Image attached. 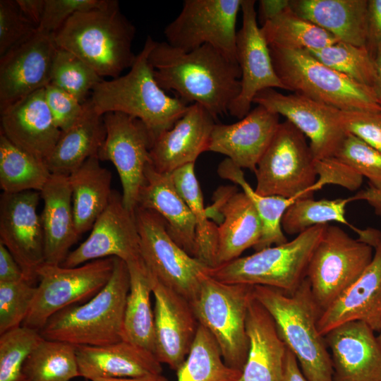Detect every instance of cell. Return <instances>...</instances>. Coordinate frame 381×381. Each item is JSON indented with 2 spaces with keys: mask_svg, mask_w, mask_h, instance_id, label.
<instances>
[{
  "mask_svg": "<svg viewBox=\"0 0 381 381\" xmlns=\"http://www.w3.org/2000/svg\"><path fill=\"white\" fill-rule=\"evenodd\" d=\"M43 339L23 325L0 334V381H21L25 361Z\"/></svg>",
  "mask_w": 381,
  "mask_h": 381,
  "instance_id": "44",
  "label": "cell"
},
{
  "mask_svg": "<svg viewBox=\"0 0 381 381\" xmlns=\"http://www.w3.org/2000/svg\"><path fill=\"white\" fill-rule=\"evenodd\" d=\"M92 381H169L162 374L140 377L97 378Z\"/></svg>",
  "mask_w": 381,
  "mask_h": 381,
  "instance_id": "59",
  "label": "cell"
},
{
  "mask_svg": "<svg viewBox=\"0 0 381 381\" xmlns=\"http://www.w3.org/2000/svg\"><path fill=\"white\" fill-rule=\"evenodd\" d=\"M318 61L353 81L379 89L374 59L365 47L339 41L328 47L307 50Z\"/></svg>",
  "mask_w": 381,
  "mask_h": 381,
  "instance_id": "42",
  "label": "cell"
},
{
  "mask_svg": "<svg viewBox=\"0 0 381 381\" xmlns=\"http://www.w3.org/2000/svg\"><path fill=\"white\" fill-rule=\"evenodd\" d=\"M78 377L75 346L43 339L25 361L21 381H70Z\"/></svg>",
  "mask_w": 381,
  "mask_h": 381,
  "instance_id": "40",
  "label": "cell"
},
{
  "mask_svg": "<svg viewBox=\"0 0 381 381\" xmlns=\"http://www.w3.org/2000/svg\"><path fill=\"white\" fill-rule=\"evenodd\" d=\"M242 26L236 34V60L240 68L241 91L228 113L241 119L250 111L253 99L267 88L285 90L274 71L268 44L258 25L255 1L242 0Z\"/></svg>",
  "mask_w": 381,
  "mask_h": 381,
  "instance_id": "18",
  "label": "cell"
},
{
  "mask_svg": "<svg viewBox=\"0 0 381 381\" xmlns=\"http://www.w3.org/2000/svg\"><path fill=\"white\" fill-rule=\"evenodd\" d=\"M253 293L252 285L222 282L207 273L190 303L198 323L217 341L225 363L240 371L248 356L246 316Z\"/></svg>",
  "mask_w": 381,
  "mask_h": 381,
  "instance_id": "8",
  "label": "cell"
},
{
  "mask_svg": "<svg viewBox=\"0 0 381 381\" xmlns=\"http://www.w3.org/2000/svg\"><path fill=\"white\" fill-rule=\"evenodd\" d=\"M373 59L379 83V89L377 91H381V46L377 49Z\"/></svg>",
  "mask_w": 381,
  "mask_h": 381,
  "instance_id": "60",
  "label": "cell"
},
{
  "mask_svg": "<svg viewBox=\"0 0 381 381\" xmlns=\"http://www.w3.org/2000/svg\"><path fill=\"white\" fill-rule=\"evenodd\" d=\"M334 157L366 177L369 184L381 189V152L346 133Z\"/></svg>",
  "mask_w": 381,
  "mask_h": 381,
  "instance_id": "46",
  "label": "cell"
},
{
  "mask_svg": "<svg viewBox=\"0 0 381 381\" xmlns=\"http://www.w3.org/2000/svg\"><path fill=\"white\" fill-rule=\"evenodd\" d=\"M270 47L317 50L339 40L332 34L301 17L290 7L260 26Z\"/></svg>",
  "mask_w": 381,
  "mask_h": 381,
  "instance_id": "37",
  "label": "cell"
},
{
  "mask_svg": "<svg viewBox=\"0 0 381 381\" xmlns=\"http://www.w3.org/2000/svg\"><path fill=\"white\" fill-rule=\"evenodd\" d=\"M248 351L238 381H282L287 347L268 311L253 293L247 311Z\"/></svg>",
  "mask_w": 381,
  "mask_h": 381,
  "instance_id": "27",
  "label": "cell"
},
{
  "mask_svg": "<svg viewBox=\"0 0 381 381\" xmlns=\"http://www.w3.org/2000/svg\"><path fill=\"white\" fill-rule=\"evenodd\" d=\"M102 80V78L80 58L66 50L57 48L50 83L84 103Z\"/></svg>",
  "mask_w": 381,
  "mask_h": 381,
  "instance_id": "43",
  "label": "cell"
},
{
  "mask_svg": "<svg viewBox=\"0 0 381 381\" xmlns=\"http://www.w3.org/2000/svg\"><path fill=\"white\" fill-rule=\"evenodd\" d=\"M150 277L155 298V356L176 371L190 352L199 323L188 301Z\"/></svg>",
  "mask_w": 381,
  "mask_h": 381,
  "instance_id": "21",
  "label": "cell"
},
{
  "mask_svg": "<svg viewBox=\"0 0 381 381\" xmlns=\"http://www.w3.org/2000/svg\"><path fill=\"white\" fill-rule=\"evenodd\" d=\"M176 372V381H238L241 375L225 363L217 341L200 324L190 352Z\"/></svg>",
  "mask_w": 381,
  "mask_h": 381,
  "instance_id": "39",
  "label": "cell"
},
{
  "mask_svg": "<svg viewBox=\"0 0 381 381\" xmlns=\"http://www.w3.org/2000/svg\"><path fill=\"white\" fill-rule=\"evenodd\" d=\"M137 206L157 212L165 221L171 238L195 257L196 224L186 202L178 191L171 174L157 171L148 164Z\"/></svg>",
  "mask_w": 381,
  "mask_h": 381,
  "instance_id": "26",
  "label": "cell"
},
{
  "mask_svg": "<svg viewBox=\"0 0 381 381\" xmlns=\"http://www.w3.org/2000/svg\"><path fill=\"white\" fill-rule=\"evenodd\" d=\"M109 257L127 264L143 260L135 212L124 206L121 194L114 190L88 237L69 253L61 265L73 267Z\"/></svg>",
  "mask_w": 381,
  "mask_h": 381,
  "instance_id": "19",
  "label": "cell"
},
{
  "mask_svg": "<svg viewBox=\"0 0 381 381\" xmlns=\"http://www.w3.org/2000/svg\"><path fill=\"white\" fill-rule=\"evenodd\" d=\"M57 48L53 35L37 30L0 57V111L51 83Z\"/></svg>",
  "mask_w": 381,
  "mask_h": 381,
  "instance_id": "20",
  "label": "cell"
},
{
  "mask_svg": "<svg viewBox=\"0 0 381 381\" xmlns=\"http://www.w3.org/2000/svg\"><path fill=\"white\" fill-rule=\"evenodd\" d=\"M351 202L364 200L374 210L375 213L381 217V189L368 183V186L350 197Z\"/></svg>",
  "mask_w": 381,
  "mask_h": 381,
  "instance_id": "58",
  "label": "cell"
},
{
  "mask_svg": "<svg viewBox=\"0 0 381 381\" xmlns=\"http://www.w3.org/2000/svg\"><path fill=\"white\" fill-rule=\"evenodd\" d=\"M325 226L311 227L290 241L209 268L207 273L227 284L261 285L293 293L306 277L310 257Z\"/></svg>",
  "mask_w": 381,
  "mask_h": 381,
  "instance_id": "7",
  "label": "cell"
},
{
  "mask_svg": "<svg viewBox=\"0 0 381 381\" xmlns=\"http://www.w3.org/2000/svg\"><path fill=\"white\" fill-rule=\"evenodd\" d=\"M315 167L318 176L313 186L315 192L327 184L338 185L354 191L363 183V177L361 175L334 156L315 160Z\"/></svg>",
  "mask_w": 381,
  "mask_h": 381,
  "instance_id": "50",
  "label": "cell"
},
{
  "mask_svg": "<svg viewBox=\"0 0 381 381\" xmlns=\"http://www.w3.org/2000/svg\"><path fill=\"white\" fill-rule=\"evenodd\" d=\"M134 212L141 257L149 274L190 303L209 267L171 238L157 212L139 206Z\"/></svg>",
  "mask_w": 381,
  "mask_h": 381,
  "instance_id": "12",
  "label": "cell"
},
{
  "mask_svg": "<svg viewBox=\"0 0 381 381\" xmlns=\"http://www.w3.org/2000/svg\"><path fill=\"white\" fill-rule=\"evenodd\" d=\"M0 114V132L16 146L45 162L61 131L47 107L44 88L16 102Z\"/></svg>",
  "mask_w": 381,
  "mask_h": 381,
  "instance_id": "25",
  "label": "cell"
},
{
  "mask_svg": "<svg viewBox=\"0 0 381 381\" xmlns=\"http://www.w3.org/2000/svg\"><path fill=\"white\" fill-rule=\"evenodd\" d=\"M351 202L350 197L334 200L300 198L284 212L282 230L289 235H298L311 227L330 222L343 224L352 229L354 226L346 218V206Z\"/></svg>",
  "mask_w": 381,
  "mask_h": 381,
  "instance_id": "41",
  "label": "cell"
},
{
  "mask_svg": "<svg viewBox=\"0 0 381 381\" xmlns=\"http://www.w3.org/2000/svg\"><path fill=\"white\" fill-rule=\"evenodd\" d=\"M130 274L123 260L115 258L107 284L87 302L66 307L40 329L45 339L73 345L105 346L123 340V324Z\"/></svg>",
  "mask_w": 381,
  "mask_h": 381,
  "instance_id": "5",
  "label": "cell"
},
{
  "mask_svg": "<svg viewBox=\"0 0 381 381\" xmlns=\"http://www.w3.org/2000/svg\"><path fill=\"white\" fill-rule=\"evenodd\" d=\"M37 30V27L23 13L16 0L0 1V57Z\"/></svg>",
  "mask_w": 381,
  "mask_h": 381,
  "instance_id": "47",
  "label": "cell"
},
{
  "mask_svg": "<svg viewBox=\"0 0 381 381\" xmlns=\"http://www.w3.org/2000/svg\"><path fill=\"white\" fill-rule=\"evenodd\" d=\"M377 94H378V96H379V99H380V102L381 103V91L380 90H378L377 91Z\"/></svg>",
  "mask_w": 381,
  "mask_h": 381,
  "instance_id": "62",
  "label": "cell"
},
{
  "mask_svg": "<svg viewBox=\"0 0 381 381\" xmlns=\"http://www.w3.org/2000/svg\"><path fill=\"white\" fill-rule=\"evenodd\" d=\"M135 26L122 14L119 2L76 13L54 34L58 48L87 64L101 78H116L133 66Z\"/></svg>",
  "mask_w": 381,
  "mask_h": 381,
  "instance_id": "2",
  "label": "cell"
},
{
  "mask_svg": "<svg viewBox=\"0 0 381 381\" xmlns=\"http://www.w3.org/2000/svg\"><path fill=\"white\" fill-rule=\"evenodd\" d=\"M127 265L130 289L123 317V340L155 355L154 310L150 301L152 281L143 260Z\"/></svg>",
  "mask_w": 381,
  "mask_h": 381,
  "instance_id": "34",
  "label": "cell"
},
{
  "mask_svg": "<svg viewBox=\"0 0 381 381\" xmlns=\"http://www.w3.org/2000/svg\"><path fill=\"white\" fill-rule=\"evenodd\" d=\"M255 298L273 318L279 334L295 355L308 381H333L332 360L318 329L321 311L306 277L293 293L253 286Z\"/></svg>",
  "mask_w": 381,
  "mask_h": 381,
  "instance_id": "4",
  "label": "cell"
},
{
  "mask_svg": "<svg viewBox=\"0 0 381 381\" xmlns=\"http://www.w3.org/2000/svg\"><path fill=\"white\" fill-rule=\"evenodd\" d=\"M107 2V0H45L37 30L54 35L76 13L102 7Z\"/></svg>",
  "mask_w": 381,
  "mask_h": 381,
  "instance_id": "48",
  "label": "cell"
},
{
  "mask_svg": "<svg viewBox=\"0 0 381 381\" xmlns=\"http://www.w3.org/2000/svg\"><path fill=\"white\" fill-rule=\"evenodd\" d=\"M23 13L37 27L42 18L45 0H16Z\"/></svg>",
  "mask_w": 381,
  "mask_h": 381,
  "instance_id": "56",
  "label": "cell"
},
{
  "mask_svg": "<svg viewBox=\"0 0 381 381\" xmlns=\"http://www.w3.org/2000/svg\"><path fill=\"white\" fill-rule=\"evenodd\" d=\"M238 190L236 186H221L217 189L213 197V204L206 208L209 219H213L220 224L223 219L220 213L221 208L233 194L238 192Z\"/></svg>",
  "mask_w": 381,
  "mask_h": 381,
  "instance_id": "55",
  "label": "cell"
},
{
  "mask_svg": "<svg viewBox=\"0 0 381 381\" xmlns=\"http://www.w3.org/2000/svg\"><path fill=\"white\" fill-rule=\"evenodd\" d=\"M377 341H378V342L380 344V346L381 347V330L379 332V334L377 337Z\"/></svg>",
  "mask_w": 381,
  "mask_h": 381,
  "instance_id": "61",
  "label": "cell"
},
{
  "mask_svg": "<svg viewBox=\"0 0 381 381\" xmlns=\"http://www.w3.org/2000/svg\"><path fill=\"white\" fill-rule=\"evenodd\" d=\"M269 48L274 71L285 90L340 111L381 113L374 88L328 67L307 50Z\"/></svg>",
  "mask_w": 381,
  "mask_h": 381,
  "instance_id": "6",
  "label": "cell"
},
{
  "mask_svg": "<svg viewBox=\"0 0 381 381\" xmlns=\"http://www.w3.org/2000/svg\"><path fill=\"white\" fill-rule=\"evenodd\" d=\"M215 119L201 105H189L171 128L155 139L150 151L155 169L171 174L186 164L195 163L200 154L208 151Z\"/></svg>",
  "mask_w": 381,
  "mask_h": 381,
  "instance_id": "23",
  "label": "cell"
},
{
  "mask_svg": "<svg viewBox=\"0 0 381 381\" xmlns=\"http://www.w3.org/2000/svg\"><path fill=\"white\" fill-rule=\"evenodd\" d=\"M333 381H381V347L365 322L350 321L324 335Z\"/></svg>",
  "mask_w": 381,
  "mask_h": 381,
  "instance_id": "22",
  "label": "cell"
},
{
  "mask_svg": "<svg viewBox=\"0 0 381 381\" xmlns=\"http://www.w3.org/2000/svg\"><path fill=\"white\" fill-rule=\"evenodd\" d=\"M258 4L257 19L262 26L289 7L290 0H260Z\"/></svg>",
  "mask_w": 381,
  "mask_h": 381,
  "instance_id": "54",
  "label": "cell"
},
{
  "mask_svg": "<svg viewBox=\"0 0 381 381\" xmlns=\"http://www.w3.org/2000/svg\"><path fill=\"white\" fill-rule=\"evenodd\" d=\"M290 7L339 41L366 47L368 0H290Z\"/></svg>",
  "mask_w": 381,
  "mask_h": 381,
  "instance_id": "30",
  "label": "cell"
},
{
  "mask_svg": "<svg viewBox=\"0 0 381 381\" xmlns=\"http://www.w3.org/2000/svg\"><path fill=\"white\" fill-rule=\"evenodd\" d=\"M242 0H185L164 31L171 47L188 52L210 44L236 60L237 16Z\"/></svg>",
  "mask_w": 381,
  "mask_h": 381,
  "instance_id": "13",
  "label": "cell"
},
{
  "mask_svg": "<svg viewBox=\"0 0 381 381\" xmlns=\"http://www.w3.org/2000/svg\"><path fill=\"white\" fill-rule=\"evenodd\" d=\"M282 381H308L297 358L288 348L284 358Z\"/></svg>",
  "mask_w": 381,
  "mask_h": 381,
  "instance_id": "57",
  "label": "cell"
},
{
  "mask_svg": "<svg viewBox=\"0 0 381 381\" xmlns=\"http://www.w3.org/2000/svg\"><path fill=\"white\" fill-rule=\"evenodd\" d=\"M40 192L3 193L0 199V243L35 284L37 271L45 263L44 236L37 206Z\"/></svg>",
  "mask_w": 381,
  "mask_h": 381,
  "instance_id": "16",
  "label": "cell"
},
{
  "mask_svg": "<svg viewBox=\"0 0 381 381\" xmlns=\"http://www.w3.org/2000/svg\"><path fill=\"white\" fill-rule=\"evenodd\" d=\"M381 46V0H368L366 49L374 57Z\"/></svg>",
  "mask_w": 381,
  "mask_h": 381,
  "instance_id": "52",
  "label": "cell"
},
{
  "mask_svg": "<svg viewBox=\"0 0 381 381\" xmlns=\"http://www.w3.org/2000/svg\"><path fill=\"white\" fill-rule=\"evenodd\" d=\"M148 59L162 89L188 105H201L215 119L228 113L240 93L238 63L210 44L184 52L167 42L155 41Z\"/></svg>",
  "mask_w": 381,
  "mask_h": 381,
  "instance_id": "1",
  "label": "cell"
},
{
  "mask_svg": "<svg viewBox=\"0 0 381 381\" xmlns=\"http://www.w3.org/2000/svg\"><path fill=\"white\" fill-rule=\"evenodd\" d=\"M103 118L106 137L98 157L114 164L121 181L123 203L134 211L146 167L151 162L150 151L154 139L137 118L121 112H108Z\"/></svg>",
  "mask_w": 381,
  "mask_h": 381,
  "instance_id": "14",
  "label": "cell"
},
{
  "mask_svg": "<svg viewBox=\"0 0 381 381\" xmlns=\"http://www.w3.org/2000/svg\"><path fill=\"white\" fill-rule=\"evenodd\" d=\"M279 123V114L257 105L234 123H216L208 151L224 155L240 168L255 171Z\"/></svg>",
  "mask_w": 381,
  "mask_h": 381,
  "instance_id": "24",
  "label": "cell"
},
{
  "mask_svg": "<svg viewBox=\"0 0 381 381\" xmlns=\"http://www.w3.org/2000/svg\"><path fill=\"white\" fill-rule=\"evenodd\" d=\"M154 43L148 36L130 71L116 78L103 80L90 98L102 115L121 112L140 119L155 140L183 116L189 105L169 96L157 83L148 59Z\"/></svg>",
  "mask_w": 381,
  "mask_h": 381,
  "instance_id": "3",
  "label": "cell"
},
{
  "mask_svg": "<svg viewBox=\"0 0 381 381\" xmlns=\"http://www.w3.org/2000/svg\"><path fill=\"white\" fill-rule=\"evenodd\" d=\"M36 289L26 279L0 283V334L23 325Z\"/></svg>",
  "mask_w": 381,
  "mask_h": 381,
  "instance_id": "45",
  "label": "cell"
},
{
  "mask_svg": "<svg viewBox=\"0 0 381 381\" xmlns=\"http://www.w3.org/2000/svg\"><path fill=\"white\" fill-rule=\"evenodd\" d=\"M220 213L223 219L217 227V266L234 260L246 249L254 248L262 233L258 212L243 191L233 194Z\"/></svg>",
  "mask_w": 381,
  "mask_h": 381,
  "instance_id": "32",
  "label": "cell"
},
{
  "mask_svg": "<svg viewBox=\"0 0 381 381\" xmlns=\"http://www.w3.org/2000/svg\"><path fill=\"white\" fill-rule=\"evenodd\" d=\"M68 178L76 230L80 236L91 230L108 205L113 193L112 176L101 165L99 157L95 156L85 161Z\"/></svg>",
  "mask_w": 381,
  "mask_h": 381,
  "instance_id": "33",
  "label": "cell"
},
{
  "mask_svg": "<svg viewBox=\"0 0 381 381\" xmlns=\"http://www.w3.org/2000/svg\"><path fill=\"white\" fill-rule=\"evenodd\" d=\"M218 175L238 185L248 197L260 217L262 233L259 243L253 248L255 251L287 241L282 227V219L286 210L299 197L284 198L258 194L245 179L242 169L229 159H224L218 166Z\"/></svg>",
  "mask_w": 381,
  "mask_h": 381,
  "instance_id": "35",
  "label": "cell"
},
{
  "mask_svg": "<svg viewBox=\"0 0 381 381\" xmlns=\"http://www.w3.org/2000/svg\"><path fill=\"white\" fill-rule=\"evenodd\" d=\"M374 249L341 227L326 224L310 257L306 278L321 313L364 272Z\"/></svg>",
  "mask_w": 381,
  "mask_h": 381,
  "instance_id": "10",
  "label": "cell"
},
{
  "mask_svg": "<svg viewBox=\"0 0 381 381\" xmlns=\"http://www.w3.org/2000/svg\"><path fill=\"white\" fill-rule=\"evenodd\" d=\"M338 116L346 133L381 152V113L339 110Z\"/></svg>",
  "mask_w": 381,
  "mask_h": 381,
  "instance_id": "49",
  "label": "cell"
},
{
  "mask_svg": "<svg viewBox=\"0 0 381 381\" xmlns=\"http://www.w3.org/2000/svg\"><path fill=\"white\" fill-rule=\"evenodd\" d=\"M315 162L306 137L286 120L256 167L255 190L265 196L313 198L318 177Z\"/></svg>",
  "mask_w": 381,
  "mask_h": 381,
  "instance_id": "9",
  "label": "cell"
},
{
  "mask_svg": "<svg viewBox=\"0 0 381 381\" xmlns=\"http://www.w3.org/2000/svg\"><path fill=\"white\" fill-rule=\"evenodd\" d=\"M44 92L45 101L55 124L61 132L67 131L82 115L83 103L52 83L44 88Z\"/></svg>",
  "mask_w": 381,
  "mask_h": 381,
  "instance_id": "51",
  "label": "cell"
},
{
  "mask_svg": "<svg viewBox=\"0 0 381 381\" xmlns=\"http://www.w3.org/2000/svg\"><path fill=\"white\" fill-rule=\"evenodd\" d=\"M23 279L26 278L19 264L6 246L0 243V283L16 282Z\"/></svg>",
  "mask_w": 381,
  "mask_h": 381,
  "instance_id": "53",
  "label": "cell"
},
{
  "mask_svg": "<svg viewBox=\"0 0 381 381\" xmlns=\"http://www.w3.org/2000/svg\"><path fill=\"white\" fill-rule=\"evenodd\" d=\"M83 105L80 117L61 132L45 162L52 174L69 176L90 157H98L106 137L103 115L96 111L90 98Z\"/></svg>",
  "mask_w": 381,
  "mask_h": 381,
  "instance_id": "31",
  "label": "cell"
},
{
  "mask_svg": "<svg viewBox=\"0 0 381 381\" xmlns=\"http://www.w3.org/2000/svg\"><path fill=\"white\" fill-rule=\"evenodd\" d=\"M174 184L191 210L196 224L195 258L209 268L217 266L218 226L210 221L204 206L202 190L195 173V163L171 173Z\"/></svg>",
  "mask_w": 381,
  "mask_h": 381,
  "instance_id": "36",
  "label": "cell"
},
{
  "mask_svg": "<svg viewBox=\"0 0 381 381\" xmlns=\"http://www.w3.org/2000/svg\"><path fill=\"white\" fill-rule=\"evenodd\" d=\"M358 239L374 249L372 261L362 274L320 315L319 332L324 336L345 322L361 321L374 332L381 330V230L356 228Z\"/></svg>",
  "mask_w": 381,
  "mask_h": 381,
  "instance_id": "15",
  "label": "cell"
},
{
  "mask_svg": "<svg viewBox=\"0 0 381 381\" xmlns=\"http://www.w3.org/2000/svg\"><path fill=\"white\" fill-rule=\"evenodd\" d=\"M114 265V257L73 267L44 263L37 271L39 283L22 325L40 331L59 310L87 302L107 284Z\"/></svg>",
  "mask_w": 381,
  "mask_h": 381,
  "instance_id": "11",
  "label": "cell"
},
{
  "mask_svg": "<svg viewBox=\"0 0 381 381\" xmlns=\"http://www.w3.org/2000/svg\"><path fill=\"white\" fill-rule=\"evenodd\" d=\"M44 206L40 214L45 263L61 265L79 238L73 209L68 176L52 174L40 192Z\"/></svg>",
  "mask_w": 381,
  "mask_h": 381,
  "instance_id": "29",
  "label": "cell"
},
{
  "mask_svg": "<svg viewBox=\"0 0 381 381\" xmlns=\"http://www.w3.org/2000/svg\"><path fill=\"white\" fill-rule=\"evenodd\" d=\"M75 351L80 377L91 381L162 374V363L152 353L124 340L105 346L77 345Z\"/></svg>",
  "mask_w": 381,
  "mask_h": 381,
  "instance_id": "28",
  "label": "cell"
},
{
  "mask_svg": "<svg viewBox=\"0 0 381 381\" xmlns=\"http://www.w3.org/2000/svg\"><path fill=\"white\" fill-rule=\"evenodd\" d=\"M253 103L293 123L309 139L315 160L333 157L346 135L339 121V110L306 96L267 88L256 95Z\"/></svg>",
  "mask_w": 381,
  "mask_h": 381,
  "instance_id": "17",
  "label": "cell"
},
{
  "mask_svg": "<svg viewBox=\"0 0 381 381\" xmlns=\"http://www.w3.org/2000/svg\"><path fill=\"white\" fill-rule=\"evenodd\" d=\"M51 175L44 162L18 147L0 132V187L3 193L41 192Z\"/></svg>",
  "mask_w": 381,
  "mask_h": 381,
  "instance_id": "38",
  "label": "cell"
}]
</instances>
